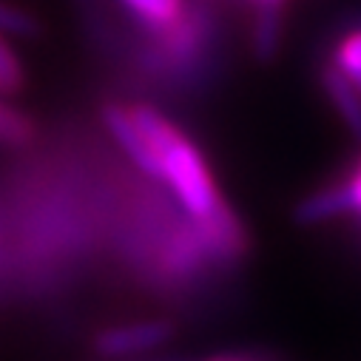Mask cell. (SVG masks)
Returning <instances> with one entry per match:
<instances>
[{
    "mask_svg": "<svg viewBox=\"0 0 361 361\" xmlns=\"http://www.w3.org/2000/svg\"><path fill=\"white\" fill-rule=\"evenodd\" d=\"M131 114L157 154L159 173H162L159 183H165L173 191L176 202L188 211V216L200 222L216 216L225 205L202 151L173 123H168L157 109L131 106Z\"/></svg>",
    "mask_w": 361,
    "mask_h": 361,
    "instance_id": "cell-1",
    "label": "cell"
},
{
    "mask_svg": "<svg viewBox=\"0 0 361 361\" xmlns=\"http://www.w3.org/2000/svg\"><path fill=\"white\" fill-rule=\"evenodd\" d=\"M173 336V324L165 319H151V322H134V324H117L106 327L97 333L94 347L100 355L109 358H123V355H137L162 347Z\"/></svg>",
    "mask_w": 361,
    "mask_h": 361,
    "instance_id": "cell-2",
    "label": "cell"
},
{
    "mask_svg": "<svg viewBox=\"0 0 361 361\" xmlns=\"http://www.w3.org/2000/svg\"><path fill=\"white\" fill-rule=\"evenodd\" d=\"M103 126L109 128V134L114 137V142L123 148V154L151 179H162L159 173V162H157V154L148 142V137L142 134V128L137 126L134 114L128 106H117V103H109L103 109Z\"/></svg>",
    "mask_w": 361,
    "mask_h": 361,
    "instance_id": "cell-3",
    "label": "cell"
},
{
    "mask_svg": "<svg viewBox=\"0 0 361 361\" xmlns=\"http://www.w3.org/2000/svg\"><path fill=\"white\" fill-rule=\"evenodd\" d=\"M322 88H324V94L327 100L333 103V109L338 111L341 123L347 126V131L361 140V92H358V85L344 77L336 66H327L322 71Z\"/></svg>",
    "mask_w": 361,
    "mask_h": 361,
    "instance_id": "cell-4",
    "label": "cell"
},
{
    "mask_svg": "<svg viewBox=\"0 0 361 361\" xmlns=\"http://www.w3.org/2000/svg\"><path fill=\"white\" fill-rule=\"evenodd\" d=\"M350 214V205H347V194L341 185H327V188H319L313 194H307L296 211H293V219L299 225H319V222H330V219H338V216H347Z\"/></svg>",
    "mask_w": 361,
    "mask_h": 361,
    "instance_id": "cell-5",
    "label": "cell"
},
{
    "mask_svg": "<svg viewBox=\"0 0 361 361\" xmlns=\"http://www.w3.org/2000/svg\"><path fill=\"white\" fill-rule=\"evenodd\" d=\"M282 49V6H259L253 23V54L267 63Z\"/></svg>",
    "mask_w": 361,
    "mask_h": 361,
    "instance_id": "cell-6",
    "label": "cell"
},
{
    "mask_svg": "<svg viewBox=\"0 0 361 361\" xmlns=\"http://www.w3.org/2000/svg\"><path fill=\"white\" fill-rule=\"evenodd\" d=\"M123 6H128V12H134L142 23H148L157 32L173 26L185 15L183 0H123Z\"/></svg>",
    "mask_w": 361,
    "mask_h": 361,
    "instance_id": "cell-7",
    "label": "cell"
},
{
    "mask_svg": "<svg viewBox=\"0 0 361 361\" xmlns=\"http://www.w3.org/2000/svg\"><path fill=\"white\" fill-rule=\"evenodd\" d=\"M26 85V68L9 40L0 35V94H18Z\"/></svg>",
    "mask_w": 361,
    "mask_h": 361,
    "instance_id": "cell-8",
    "label": "cell"
},
{
    "mask_svg": "<svg viewBox=\"0 0 361 361\" xmlns=\"http://www.w3.org/2000/svg\"><path fill=\"white\" fill-rule=\"evenodd\" d=\"M32 137H35V123L23 111H18V109H12L6 103H0V142L23 145Z\"/></svg>",
    "mask_w": 361,
    "mask_h": 361,
    "instance_id": "cell-9",
    "label": "cell"
},
{
    "mask_svg": "<svg viewBox=\"0 0 361 361\" xmlns=\"http://www.w3.org/2000/svg\"><path fill=\"white\" fill-rule=\"evenodd\" d=\"M333 66H336L344 77H350L353 82L361 80V29L347 32V35L338 40L336 54H333Z\"/></svg>",
    "mask_w": 361,
    "mask_h": 361,
    "instance_id": "cell-10",
    "label": "cell"
},
{
    "mask_svg": "<svg viewBox=\"0 0 361 361\" xmlns=\"http://www.w3.org/2000/svg\"><path fill=\"white\" fill-rule=\"evenodd\" d=\"M0 35L4 37H35L37 35V20L18 9V6H9V4H0Z\"/></svg>",
    "mask_w": 361,
    "mask_h": 361,
    "instance_id": "cell-11",
    "label": "cell"
},
{
    "mask_svg": "<svg viewBox=\"0 0 361 361\" xmlns=\"http://www.w3.org/2000/svg\"><path fill=\"white\" fill-rule=\"evenodd\" d=\"M341 188H344V194H347L350 214L361 216V159H358V165L353 168V173L341 183Z\"/></svg>",
    "mask_w": 361,
    "mask_h": 361,
    "instance_id": "cell-12",
    "label": "cell"
},
{
    "mask_svg": "<svg viewBox=\"0 0 361 361\" xmlns=\"http://www.w3.org/2000/svg\"><path fill=\"white\" fill-rule=\"evenodd\" d=\"M256 4H259V6H282L285 0H256Z\"/></svg>",
    "mask_w": 361,
    "mask_h": 361,
    "instance_id": "cell-13",
    "label": "cell"
},
{
    "mask_svg": "<svg viewBox=\"0 0 361 361\" xmlns=\"http://www.w3.org/2000/svg\"><path fill=\"white\" fill-rule=\"evenodd\" d=\"M355 85H358V92H361V80H358V82H355Z\"/></svg>",
    "mask_w": 361,
    "mask_h": 361,
    "instance_id": "cell-14",
    "label": "cell"
}]
</instances>
